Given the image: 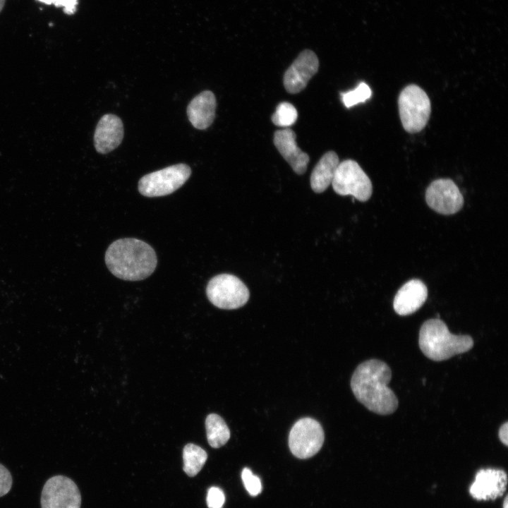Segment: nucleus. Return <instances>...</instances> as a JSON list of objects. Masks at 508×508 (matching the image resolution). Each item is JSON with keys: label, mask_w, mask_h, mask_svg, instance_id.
Masks as SVG:
<instances>
[{"label": "nucleus", "mask_w": 508, "mask_h": 508, "mask_svg": "<svg viewBox=\"0 0 508 508\" xmlns=\"http://www.w3.org/2000/svg\"><path fill=\"white\" fill-rule=\"evenodd\" d=\"M80 493L69 478L58 475L49 478L42 490V508H80Z\"/></svg>", "instance_id": "1a4fd4ad"}, {"label": "nucleus", "mask_w": 508, "mask_h": 508, "mask_svg": "<svg viewBox=\"0 0 508 508\" xmlns=\"http://www.w3.org/2000/svg\"><path fill=\"white\" fill-rule=\"evenodd\" d=\"M216 98L212 92L205 90L195 96L187 107V115L197 129L207 128L215 117Z\"/></svg>", "instance_id": "dca6fc26"}, {"label": "nucleus", "mask_w": 508, "mask_h": 508, "mask_svg": "<svg viewBox=\"0 0 508 508\" xmlns=\"http://www.w3.org/2000/svg\"><path fill=\"white\" fill-rule=\"evenodd\" d=\"M391 378L392 370L386 363L370 359L356 368L351 387L357 400L368 410L380 415H389L399 405L396 394L388 387Z\"/></svg>", "instance_id": "f257e3e1"}, {"label": "nucleus", "mask_w": 508, "mask_h": 508, "mask_svg": "<svg viewBox=\"0 0 508 508\" xmlns=\"http://www.w3.org/2000/svg\"><path fill=\"white\" fill-rule=\"evenodd\" d=\"M209 301L221 309L232 310L244 306L249 298V291L237 277L221 274L212 277L206 287Z\"/></svg>", "instance_id": "39448f33"}, {"label": "nucleus", "mask_w": 508, "mask_h": 508, "mask_svg": "<svg viewBox=\"0 0 508 508\" xmlns=\"http://www.w3.org/2000/svg\"><path fill=\"white\" fill-rule=\"evenodd\" d=\"M298 112L295 107L289 102H284L278 104L272 116V123L281 127H288L295 123Z\"/></svg>", "instance_id": "aec40b11"}, {"label": "nucleus", "mask_w": 508, "mask_h": 508, "mask_svg": "<svg viewBox=\"0 0 508 508\" xmlns=\"http://www.w3.org/2000/svg\"><path fill=\"white\" fill-rule=\"evenodd\" d=\"M190 174L191 169L188 165H172L143 176L138 182V190L149 198L169 195L181 188Z\"/></svg>", "instance_id": "423d86ee"}, {"label": "nucleus", "mask_w": 508, "mask_h": 508, "mask_svg": "<svg viewBox=\"0 0 508 508\" xmlns=\"http://www.w3.org/2000/svg\"><path fill=\"white\" fill-rule=\"evenodd\" d=\"M319 60L310 49L301 52L284 75V85L291 94L303 90L308 81L318 72Z\"/></svg>", "instance_id": "9b49d317"}, {"label": "nucleus", "mask_w": 508, "mask_h": 508, "mask_svg": "<svg viewBox=\"0 0 508 508\" xmlns=\"http://www.w3.org/2000/svg\"><path fill=\"white\" fill-rule=\"evenodd\" d=\"M274 144L297 174L306 172L309 156L297 146L294 131L289 128L277 131L274 135Z\"/></svg>", "instance_id": "4468645a"}, {"label": "nucleus", "mask_w": 508, "mask_h": 508, "mask_svg": "<svg viewBox=\"0 0 508 508\" xmlns=\"http://www.w3.org/2000/svg\"><path fill=\"white\" fill-rule=\"evenodd\" d=\"M418 344L427 358L442 361L468 351L473 346V340L469 335L452 334L442 320L435 318L429 319L421 325Z\"/></svg>", "instance_id": "7ed1b4c3"}, {"label": "nucleus", "mask_w": 508, "mask_h": 508, "mask_svg": "<svg viewBox=\"0 0 508 508\" xmlns=\"http://www.w3.org/2000/svg\"><path fill=\"white\" fill-rule=\"evenodd\" d=\"M225 501L223 491L217 487H211L207 495V504L209 508H222Z\"/></svg>", "instance_id": "5701e85b"}, {"label": "nucleus", "mask_w": 508, "mask_h": 508, "mask_svg": "<svg viewBox=\"0 0 508 508\" xmlns=\"http://www.w3.org/2000/svg\"><path fill=\"white\" fill-rule=\"evenodd\" d=\"M502 507H503V508H508V497H507V496H506L505 498H504V502H503V504H502Z\"/></svg>", "instance_id": "bb28decb"}, {"label": "nucleus", "mask_w": 508, "mask_h": 508, "mask_svg": "<svg viewBox=\"0 0 508 508\" xmlns=\"http://www.w3.org/2000/svg\"><path fill=\"white\" fill-rule=\"evenodd\" d=\"M498 436L500 441L505 445H508V423L505 422L502 424L498 432Z\"/></svg>", "instance_id": "a878e982"}, {"label": "nucleus", "mask_w": 508, "mask_h": 508, "mask_svg": "<svg viewBox=\"0 0 508 508\" xmlns=\"http://www.w3.org/2000/svg\"><path fill=\"white\" fill-rule=\"evenodd\" d=\"M372 95L370 87L365 83H361L355 89L341 92L342 102L346 108H350L358 103L364 102Z\"/></svg>", "instance_id": "412c9836"}, {"label": "nucleus", "mask_w": 508, "mask_h": 508, "mask_svg": "<svg viewBox=\"0 0 508 508\" xmlns=\"http://www.w3.org/2000/svg\"><path fill=\"white\" fill-rule=\"evenodd\" d=\"M400 119L404 130L411 133L422 131L426 126L430 111V99L426 92L416 85H409L401 92L398 99Z\"/></svg>", "instance_id": "20e7f679"}, {"label": "nucleus", "mask_w": 508, "mask_h": 508, "mask_svg": "<svg viewBox=\"0 0 508 508\" xmlns=\"http://www.w3.org/2000/svg\"><path fill=\"white\" fill-rule=\"evenodd\" d=\"M339 164L338 155L334 151L326 152L320 158L310 176V186L315 193L324 192L332 183Z\"/></svg>", "instance_id": "f3484780"}, {"label": "nucleus", "mask_w": 508, "mask_h": 508, "mask_svg": "<svg viewBox=\"0 0 508 508\" xmlns=\"http://www.w3.org/2000/svg\"><path fill=\"white\" fill-rule=\"evenodd\" d=\"M427 297L428 289L425 284L419 279H411L397 292L393 307L398 315H409L418 310Z\"/></svg>", "instance_id": "2eb2a0df"}, {"label": "nucleus", "mask_w": 508, "mask_h": 508, "mask_svg": "<svg viewBox=\"0 0 508 508\" xmlns=\"http://www.w3.org/2000/svg\"><path fill=\"white\" fill-rule=\"evenodd\" d=\"M12 476L10 471L0 464V497L6 495L12 486Z\"/></svg>", "instance_id": "393cba45"}, {"label": "nucleus", "mask_w": 508, "mask_h": 508, "mask_svg": "<svg viewBox=\"0 0 508 508\" xmlns=\"http://www.w3.org/2000/svg\"><path fill=\"white\" fill-rule=\"evenodd\" d=\"M207 442L212 447L224 445L230 438V430L222 417L215 413L209 414L205 420Z\"/></svg>", "instance_id": "a211bd4d"}, {"label": "nucleus", "mask_w": 508, "mask_h": 508, "mask_svg": "<svg viewBox=\"0 0 508 508\" xmlns=\"http://www.w3.org/2000/svg\"><path fill=\"white\" fill-rule=\"evenodd\" d=\"M5 3H6V0H0V13L3 10Z\"/></svg>", "instance_id": "cd10ccee"}, {"label": "nucleus", "mask_w": 508, "mask_h": 508, "mask_svg": "<svg viewBox=\"0 0 508 508\" xmlns=\"http://www.w3.org/2000/svg\"><path fill=\"white\" fill-rule=\"evenodd\" d=\"M332 186L340 195H353L356 200L365 202L371 196L373 186L368 176L354 160L339 162Z\"/></svg>", "instance_id": "0eeeda50"}, {"label": "nucleus", "mask_w": 508, "mask_h": 508, "mask_svg": "<svg viewBox=\"0 0 508 508\" xmlns=\"http://www.w3.org/2000/svg\"><path fill=\"white\" fill-rule=\"evenodd\" d=\"M428 205L442 214H453L464 205V198L455 183L449 179L433 181L425 191Z\"/></svg>", "instance_id": "9d476101"}, {"label": "nucleus", "mask_w": 508, "mask_h": 508, "mask_svg": "<svg viewBox=\"0 0 508 508\" xmlns=\"http://www.w3.org/2000/svg\"><path fill=\"white\" fill-rule=\"evenodd\" d=\"M207 459L206 452L194 444H188L183 450V471L189 476L197 475Z\"/></svg>", "instance_id": "6ab92c4d"}, {"label": "nucleus", "mask_w": 508, "mask_h": 508, "mask_svg": "<svg viewBox=\"0 0 508 508\" xmlns=\"http://www.w3.org/2000/svg\"><path fill=\"white\" fill-rule=\"evenodd\" d=\"M241 478L246 490L250 495L256 496L260 493L262 490L260 479L255 476L249 468H245L243 470Z\"/></svg>", "instance_id": "4be33fe9"}, {"label": "nucleus", "mask_w": 508, "mask_h": 508, "mask_svg": "<svg viewBox=\"0 0 508 508\" xmlns=\"http://www.w3.org/2000/svg\"><path fill=\"white\" fill-rule=\"evenodd\" d=\"M39 2L56 7H62L64 12L67 15H73L76 11L78 0H37Z\"/></svg>", "instance_id": "b1692460"}, {"label": "nucleus", "mask_w": 508, "mask_h": 508, "mask_svg": "<svg viewBox=\"0 0 508 508\" xmlns=\"http://www.w3.org/2000/svg\"><path fill=\"white\" fill-rule=\"evenodd\" d=\"M324 439V431L319 422L312 418H302L289 432V446L295 456L308 459L319 452Z\"/></svg>", "instance_id": "6e6552de"}, {"label": "nucleus", "mask_w": 508, "mask_h": 508, "mask_svg": "<svg viewBox=\"0 0 508 508\" xmlns=\"http://www.w3.org/2000/svg\"><path fill=\"white\" fill-rule=\"evenodd\" d=\"M105 262L117 278L127 281L146 279L155 271L157 258L155 250L146 242L125 238L111 243L105 253Z\"/></svg>", "instance_id": "f03ea898"}, {"label": "nucleus", "mask_w": 508, "mask_h": 508, "mask_svg": "<svg viewBox=\"0 0 508 508\" xmlns=\"http://www.w3.org/2000/svg\"><path fill=\"white\" fill-rule=\"evenodd\" d=\"M123 138V123L114 114H105L99 121L94 135L95 150L107 154L116 148Z\"/></svg>", "instance_id": "ddd939ff"}, {"label": "nucleus", "mask_w": 508, "mask_h": 508, "mask_svg": "<svg viewBox=\"0 0 508 508\" xmlns=\"http://www.w3.org/2000/svg\"><path fill=\"white\" fill-rule=\"evenodd\" d=\"M507 485V476L504 470L483 468L476 473L469 492L477 500H494L504 493Z\"/></svg>", "instance_id": "f8f14e48"}]
</instances>
